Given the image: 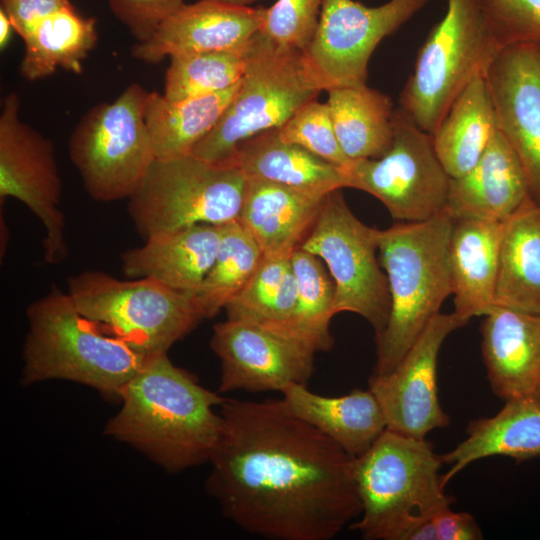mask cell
Wrapping results in <instances>:
<instances>
[{
  "mask_svg": "<svg viewBox=\"0 0 540 540\" xmlns=\"http://www.w3.org/2000/svg\"><path fill=\"white\" fill-rule=\"evenodd\" d=\"M206 488L243 530L329 540L360 516L354 460L283 399H225Z\"/></svg>",
  "mask_w": 540,
  "mask_h": 540,
  "instance_id": "cell-1",
  "label": "cell"
},
{
  "mask_svg": "<svg viewBox=\"0 0 540 540\" xmlns=\"http://www.w3.org/2000/svg\"><path fill=\"white\" fill-rule=\"evenodd\" d=\"M118 398L122 405L106 434L170 472L209 462L222 426L214 407L225 399L174 365L167 353L149 356Z\"/></svg>",
  "mask_w": 540,
  "mask_h": 540,
  "instance_id": "cell-2",
  "label": "cell"
},
{
  "mask_svg": "<svg viewBox=\"0 0 540 540\" xmlns=\"http://www.w3.org/2000/svg\"><path fill=\"white\" fill-rule=\"evenodd\" d=\"M454 219L444 209L419 222L380 230L378 257L388 280L390 313L375 337L372 375L392 371L452 294L449 245Z\"/></svg>",
  "mask_w": 540,
  "mask_h": 540,
  "instance_id": "cell-3",
  "label": "cell"
},
{
  "mask_svg": "<svg viewBox=\"0 0 540 540\" xmlns=\"http://www.w3.org/2000/svg\"><path fill=\"white\" fill-rule=\"evenodd\" d=\"M26 313L24 384L63 379L118 397L149 357L102 332L56 285L32 302Z\"/></svg>",
  "mask_w": 540,
  "mask_h": 540,
  "instance_id": "cell-4",
  "label": "cell"
},
{
  "mask_svg": "<svg viewBox=\"0 0 540 540\" xmlns=\"http://www.w3.org/2000/svg\"><path fill=\"white\" fill-rule=\"evenodd\" d=\"M433 445L386 429L354 460L362 512L350 527L367 540H408L411 533L450 506Z\"/></svg>",
  "mask_w": 540,
  "mask_h": 540,
  "instance_id": "cell-5",
  "label": "cell"
},
{
  "mask_svg": "<svg viewBox=\"0 0 540 540\" xmlns=\"http://www.w3.org/2000/svg\"><path fill=\"white\" fill-rule=\"evenodd\" d=\"M77 309L107 335L146 356L167 353L204 319L193 293L150 278L85 270L67 279Z\"/></svg>",
  "mask_w": 540,
  "mask_h": 540,
  "instance_id": "cell-6",
  "label": "cell"
},
{
  "mask_svg": "<svg viewBox=\"0 0 540 540\" xmlns=\"http://www.w3.org/2000/svg\"><path fill=\"white\" fill-rule=\"evenodd\" d=\"M320 92L303 52L280 47L259 31L236 94L191 155L211 163L233 164L242 142L280 128Z\"/></svg>",
  "mask_w": 540,
  "mask_h": 540,
  "instance_id": "cell-7",
  "label": "cell"
},
{
  "mask_svg": "<svg viewBox=\"0 0 540 540\" xmlns=\"http://www.w3.org/2000/svg\"><path fill=\"white\" fill-rule=\"evenodd\" d=\"M501 49L477 0H447L445 15L418 51L400 108L432 135L456 97L486 75Z\"/></svg>",
  "mask_w": 540,
  "mask_h": 540,
  "instance_id": "cell-8",
  "label": "cell"
},
{
  "mask_svg": "<svg viewBox=\"0 0 540 540\" xmlns=\"http://www.w3.org/2000/svg\"><path fill=\"white\" fill-rule=\"evenodd\" d=\"M246 177L235 164L193 155L156 159L128 199V213L144 240L196 224L238 220Z\"/></svg>",
  "mask_w": 540,
  "mask_h": 540,
  "instance_id": "cell-9",
  "label": "cell"
},
{
  "mask_svg": "<svg viewBox=\"0 0 540 540\" xmlns=\"http://www.w3.org/2000/svg\"><path fill=\"white\" fill-rule=\"evenodd\" d=\"M148 96L130 84L114 101L91 108L72 132L69 156L92 199H129L156 160L145 121Z\"/></svg>",
  "mask_w": 540,
  "mask_h": 540,
  "instance_id": "cell-10",
  "label": "cell"
},
{
  "mask_svg": "<svg viewBox=\"0 0 540 540\" xmlns=\"http://www.w3.org/2000/svg\"><path fill=\"white\" fill-rule=\"evenodd\" d=\"M341 189L330 192L299 248L319 257L335 285V314L352 312L379 336L390 313V292L378 257L380 229L360 221Z\"/></svg>",
  "mask_w": 540,
  "mask_h": 540,
  "instance_id": "cell-11",
  "label": "cell"
},
{
  "mask_svg": "<svg viewBox=\"0 0 540 540\" xmlns=\"http://www.w3.org/2000/svg\"><path fill=\"white\" fill-rule=\"evenodd\" d=\"M345 187L367 192L399 222L427 220L446 207L451 177L441 164L432 135L401 109L395 110L390 149L375 159L342 166Z\"/></svg>",
  "mask_w": 540,
  "mask_h": 540,
  "instance_id": "cell-12",
  "label": "cell"
},
{
  "mask_svg": "<svg viewBox=\"0 0 540 540\" xmlns=\"http://www.w3.org/2000/svg\"><path fill=\"white\" fill-rule=\"evenodd\" d=\"M430 0H389L369 7L354 0H324L306 68L320 90L365 84L377 45Z\"/></svg>",
  "mask_w": 540,
  "mask_h": 540,
  "instance_id": "cell-13",
  "label": "cell"
},
{
  "mask_svg": "<svg viewBox=\"0 0 540 540\" xmlns=\"http://www.w3.org/2000/svg\"><path fill=\"white\" fill-rule=\"evenodd\" d=\"M19 110L17 94L6 95L0 114V200L12 197L31 210L44 227L45 262L59 264L69 251L54 145L23 122Z\"/></svg>",
  "mask_w": 540,
  "mask_h": 540,
  "instance_id": "cell-14",
  "label": "cell"
},
{
  "mask_svg": "<svg viewBox=\"0 0 540 540\" xmlns=\"http://www.w3.org/2000/svg\"><path fill=\"white\" fill-rule=\"evenodd\" d=\"M468 322L454 311L438 313L392 371L371 375L369 389L381 406L386 429L424 439L430 431L449 425L438 397V356L449 334Z\"/></svg>",
  "mask_w": 540,
  "mask_h": 540,
  "instance_id": "cell-15",
  "label": "cell"
},
{
  "mask_svg": "<svg viewBox=\"0 0 540 540\" xmlns=\"http://www.w3.org/2000/svg\"><path fill=\"white\" fill-rule=\"evenodd\" d=\"M221 362L219 392L279 391L307 384L315 352L301 341L265 326L230 320L217 323L210 342Z\"/></svg>",
  "mask_w": 540,
  "mask_h": 540,
  "instance_id": "cell-16",
  "label": "cell"
},
{
  "mask_svg": "<svg viewBox=\"0 0 540 540\" xmlns=\"http://www.w3.org/2000/svg\"><path fill=\"white\" fill-rule=\"evenodd\" d=\"M497 128L516 154L540 205V43L503 47L486 72Z\"/></svg>",
  "mask_w": 540,
  "mask_h": 540,
  "instance_id": "cell-17",
  "label": "cell"
},
{
  "mask_svg": "<svg viewBox=\"0 0 540 540\" xmlns=\"http://www.w3.org/2000/svg\"><path fill=\"white\" fill-rule=\"evenodd\" d=\"M265 8L200 0L184 4L147 41L137 42L134 58L158 63L179 53L241 47L260 31Z\"/></svg>",
  "mask_w": 540,
  "mask_h": 540,
  "instance_id": "cell-18",
  "label": "cell"
},
{
  "mask_svg": "<svg viewBox=\"0 0 540 540\" xmlns=\"http://www.w3.org/2000/svg\"><path fill=\"white\" fill-rule=\"evenodd\" d=\"M483 316L481 351L493 393L540 401V314L493 307Z\"/></svg>",
  "mask_w": 540,
  "mask_h": 540,
  "instance_id": "cell-19",
  "label": "cell"
},
{
  "mask_svg": "<svg viewBox=\"0 0 540 540\" xmlns=\"http://www.w3.org/2000/svg\"><path fill=\"white\" fill-rule=\"evenodd\" d=\"M529 196L521 164L497 130L478 162L451 178L445 209L454 220L505 221Z\"/></svg>",
  "mask_w": 540,
  "mask_h": 540,
  "instance_id": "cell-20",
  "label": "cell"
},
{
  "mask_svg": "<svg viewBox=\"0 0 540 540\" xmlns=\"http://www.w3.org/2000/svg\"><path fill=\"white\" fill-rule=\"evenodd\" d=\"M221 237L222 225L196 224L148 238L121 254L123 274L195 294L213 265Z\"/></svg>",
  "mask_w": 540,
  "mask_h": 540,
  "instance_id": "cell-21",
  "label": "cell"
},
{
  "mask_svg": "<svg viewBox=\"0 0 540 540\" xmlns=\"http://www.w3.org/2000/svg\"><path fill=\"white\" fill-rule=\"evenodd\" d=\"M327 195L246 179L238 221L263 256H291L314 225Z\"/></svg>",
  "mask_w": 540,
  "mask_h": 540,
  "instance_id": "cell-22",
  "label": "cell"
},
{
  "mask_svg": "<svg viewBox=\"0 0 540 540\" xmlns=\"http://www.w3.org/2000/svg\"><path fill=\"white\" fill-rule=\"evenodd\" d=\"M504 221L457 219L450 238L449 263L454 312L470 320L494 307Z\"/></svg>",
  "mask_w": 540,
  "mask_h": 540,
  "instance_id": "cell-23",
  "label": "cell"
},
{
  "mask_svg": "<svg viewBox=\"0 0 540 540\" xmlns=\"http://www.w3.org/2000/svg\"><path fill=\"white\" fill-rule=\"evenodd\" d=\"M281 394L295 415L354 458L364 454L386 430L383 411L370 389L327 397L310 391L305 384L291 383L283 387Z\"/></svg>",
  "mask_w": 540,
  "mask_h": 540,
  "instance_id": "cell-24",
  "label": "cell"
},
{
  "mask_svg": "<svg viewBox=\"0 0 540 540\" xmlns=\"http://www.w3.org/2000/svg\"><path fill=\"white\" fill-rule=\"evenodd\" d=\"M467 437L454 449L440 455L449 464L443 485L469 464L491 456H506L517 462L540 457V401H505L492 417L476 419L467 427Z\"/></svg>",
  "mask_w": 540,
  "mask_h": 540,
  "instance_id": "cell-25",
  "label": "cell"
},
{
  "mask_svg": "<svg viewBox=\"0 0 540 540\" xmlns=\"http://www.w3.org/2000/svg\"><path fill=\"white\" fill-rule=\"evenodd\" d=\"M233 164L246 179L271 182L297 190L327 195L345 188L342 168L280 138L277 129L242 142Z\"/></svg>",
  "mask_w": 540,
  "mask_h": 540,
  "instance_id": "cell-26",
  "label": "cell"
},
{
  "mask_svg": "<svg viewBox=\"0 0 540 540\" xmlns=\"http://www.w3.org/2000/svg\"><path fill=\"white\" fill-rule=\"evenodd\" d=\"M494 307L540 314V205L530 196L504 221Z\"/></svg>",
  "mask_w": 540,
  "mask_h": 540,
  "instance_id": "cell-27",
  "label": "cell"
},
{
  "mask_svg": "<svg viewBox=\"0 0 540 540\" xmlns=\"http://www.w3.org/2000/svg\"><path fill=\"white\" fill-rule=\"evenodd\" d=\"M497 130L486 76L479 75L456 97L432 134L435 152L448 175L457 178L468 172Z\"/></svg>",
  "mask_w": 540,
  "mask_h": 540,
  "instance_id": "cell-28",
  "label": "cell"
},
{
  "mask_svg": "<svg viewBox=\"0 0 540 540\" xmlns=\"http://www.w3.org/2000/svg\"><path fill=\"white\" fill-rule=\"evenodd\" d=\"M328 107L338 142L349 160L383 156L394 138L392 100L367 84L331 89Z\"/></svg>",
  "mask_w": 540,
  "mask_h": 540,
  "instance_id": "cell-29",
  "label": "cell"
},
{
  "mask_svg": "<svg viewBox=\"0 0 540 540\" xmlns=\"http://www.w3.org/2000/svg\"><path fill=\"white\" fill-rule=\"evenodd\" d=\"M240 82L218 93L181 101L149 92L145 121L156 159L190 155L217 124Z\"/></svg>",
  "mask_w": 540,
  "mask_h": 540,
  "instance_id": "cell-30",
  "label": "cell"
},
{
  "mask_svg": "<svg viewBox=\"0 0 540 540\" xmlns=\"http://www.w3.org/2000/svg\"><path fill=\"white\" fill-rule=\"evenodd\" d=\"M96 20L80 16L73 6L43 19L23 40L25 54L19 71L29 81L43 79L58 68L82 72V61L95 47Z\"/></svg>",
  "mask_w": 540,
  "mask_h": 540,
  "instance_id": "cell-31",
  "label": "cell"
},
{
  "mask_svg": "<svg viewBox=\"0 0 540 540\" xmlns=\"http://www.w3.org/2000/svg\"><path fill=\"white\" fill-rule=\"evenodd\" d=\"M296 280L297 303L285 331L315 353L328 351L334 344L329 325L335 315V285L324 262L316 255L297 248L291 255Z\"/></svg>",
  "mask_w": 540,
  "mask_h": 540,
  "instance_id": "cell-32",
  "label": "cell"
},
{
  "mask_svg": "<svg viewBox=\"0 0 540 540\" xmlns=\"http://www.w3.org/2000/svg\"><path fill=\"white\" fill-rule=\"evenodd\" d=\"M255 35L245 45L234 49L170 56L163 95L169 100L181 101L218 93L234 86L244 76Z\"/></svg>",
  "mask_w": 540,
  "mask_h": 540,
  "instance_id": "cell-33",
  "label": "cell"
},
{
  "mask_svg": "<svg viewBox=\"0 0 540 540\" xmlns=\"http://www.w3.org/2000/svg\"><path fill=\"white\" fill-rule=\"evenodd\" d=\"M262 259L259 245L238 220L222 225L213 265L194 294L204 319L225 309L248 283Z\"/></svg>",
  "mask_w": 540,
  "mask_h": 540,
  "instance_id": "cell-34",
  "label": "cell"
},
{
  "mask_svg": "<svg viewBox=\"0 0 540 540\" xmlns=\"http://www.w3.org/2000/svg\"><path fill=\"white\" fill-rule=\"evenodd\" d=\"M292 273L291 256H263L248 283L225 307L227 319L270 324Z\"/></svg>",
  "mask_w": 540,
  "mask_h": 540,
  "instance_id": "cell-35",
  "label": "cell"
},
{
  "mask_svg": "<svg viewBox=\"0 0 540 540\" xmlns=\"http://www.w3.org/2000/svg\"><path fill=\"white\" fill-rule=\"evenodd\" d=\"M277 132L281 139L336 166L342 167L351 161L338 142L327 102L314 99L306 103Z\"/></svg>",
  "mask_w": 540,
  "mask_h": 540,
  "instance_id": "cell-36",
  "label": "cell"
},
{
  "mask_svg": "<svg viewBox=\"0 0 540 540\" xmlns=\"http://www.w3.org/2000/svg\"><path fill=\"white\" fill-rule=\"evenodd\" d=\"M324 0H277L265 8L260 32L280 47L305 52L320 21Z\"/></svg>",
  "mask_w": 540,
  "mask_h": 540,
  "instance_id": "cell-37",
  "label": "cell"
},
{
  "mask_svg": "<svg viewBox=\"0 0 540 540\" xmlns=\"http://www.w3.org/2000/svg\"><path fill=\"white\" fill-rule=\"evenodd\" d=\"M501 48L540 43V0H477Z\"/></svg>",
  "mask_w": 540,
  "mask_h": 540,
  "instance_id": "cell-38",
  "label": "cell"
},
{
  "mask_svg": "<svg viewBox=\"0 0 540 540\" xmlns=\"http://www.w3.org/2000/svg\"><path fill=\"white\" fill-rule=\"evenodd\" d=\"M108 4L133 37L144 42L185 3L183 0H108Z\"/></svg>",
  "mask_w": 540,
  "mask_h": 540,
  "instance_id": "cell-39",
  "label": "cell"
},
{
  "mask_svg": "<svg viewBox=\"0 0 540 540\" xmlns=\"http://www.w3.org/2000/svg\"><path fill=\"white\" fill-rule=\"evenodd\" d=\"M72 4L69 0H1L15 32L24 39L43 19Z\"/></svg>",
  "mask_w": 540,
  "mask_h": 540,
  "instance_id": "cell-40",
  "label": "cell"
},
{
  "mask_svg": "<svg viewBox=\"0 0 540 540\" xmlns=\"http://www.w3.org/2000/svg\"><path fill=\"white\" fill-rule=\"evenodd\" d=\"M432 521L438 540H479L483 535L474 517L467 512H454L450 506L438 511Z\"/></svg>",
  "mask_w": 540,
  "mask_h": 540,
  "instance_id": "cell-41",
  "label": "cell"
},
{
  "mask_svg": "<svg viewBox=\"0 0 540 540\" xmlns=\"http://www.w3.org/2000/svg\"><path fill=\"white\" fill-rule=\"evenodd\" d=\"M408 540H438L437 531L432 519L418 526L411 533Z\"/></svg>",
  "mask_w": 540,
  "mask_h": 540,
  "instance_id": "cell-42",
  "label": "cell"
},
{
  "mask_svg": "<svg viewBox=\"0 0 540 540\" xmlns=\"http://www.w3.org/2000/svg\"><path fill=\"white\" fill-rule=\"evenodd\" d=\"M15 31L7 14L0 9V46L3 49L9 42L12 32Z\"/></svg>",
  "mask_w": 540,
  "mask_h": 540,
  "instance_id": "cell-43",
  "label": "cell"
},
{
  "mask_svg": "<svg viewBox=\"0 0 540 540\" xmlns=\"http://www.w3.org/2000/svg\"><path fill=\"white\" fill-rule=\"evenodd\" d=\"M214 2H219L223 4L228 5H234V6H248L250 3H253L257 0H210Z\"/></svg>",
  "mask_w": 540,
  "mask_h": 540,
  "instance_id": "cell-44",
  "label": "cell"
}]
</instances>
